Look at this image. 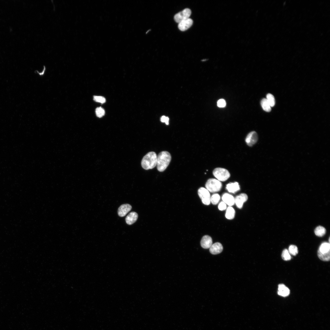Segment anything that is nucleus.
<instances>
[{
  "instance_id": "obj_1",
  "label": "nucleus",
  "mask_w": 330,
  "mask_h": 330,
  "mask_svg": "<svg viewBox=\"0 0 330 330\" xmlns=\"http://www.w3.org/2000/svg\"><path fill=\"white\" fill-rule=\"evenodd\" d=\"M171 156L167 151L160 152L157 156V168L160 172L164 171L169 165L171 160Z\"/></svg>"
},
{
  "instance_id": "obj_2",
  "label": "nucleus",
  "mask_w": 330,
  "mask_h": 330,
  "mask_svg": "<svg viewBox=\"0 0 330 330\" xmlns=\"http://www.w3.org/2000/svg\"><path fill=\"white\" fill-rule=\"evenodd\" d=\"M157 163L156 154L154 152H150L144 156L141 160V165L144 169L148 170L155 167Z\"/></svg>"
},
{
  "instance_id": "obj_3",
  "label": "nucleus",
  "mask_w": 330,
  "mask_h": 330,
  "mask_svg": "<svg viewBox=\"0 0 330 330\" xmlns=\"http://www.w3.org/2000/svg\"><path fill=\"white\" fill-rule=\"evenodd\" d=\"M330 245L327 242H324L320 246L317 252L319 258L322 261H328L330 258Z\"/></svg>"
},
{
  "instance_id": "obj_4",
  "label": "nucleus",
  "mask_w": 330,
  "mask_h": 330,
  "mask_svg": "<svg viewBox=\"0 0 330 330\" xmlns=\"http://www.w3.org/2000/svg\"><path fill=\"white\" fill-rule=\"evenodd\" d=\"M222 187V184L221 182L215 178L208 179L205 184L206 189L211 193L219 191Z\"/></svg>"
},
{
  "instance_id": "obj_5",
  "label": "nucleus",
  "mask_w": 330,
  "mask_h": 330,
  "mask_svg": "<svg viewBox=\"0 0 330 330\" xmlns=\"http://www.w3.org/2000/svg\"><path fill=\"white\" fill-rule=\"evenodd\" d=\"M214 176L220 181H225L230 177L229 171L226 169L218 167L214 169L213 171Z\"/></svg>"
},
{
  "instance_id": "obj_6",
  "label": "nucleus",
  "mask_w": 330,
  "mask_h": 330,
  "mask_svg": "<svg viewBox=\"0 0 330 330\" xmlns=\"http://www.w3.org/2000/svg\"><path fill=\"white\" fill-rule=\"evenodd\" d=\"M198 194L203 204L208 205L210 204L211 196L209 191L204 187H201L198 190Z\"/></svg>"
},
{
  "instance_id": "obj_7",
  "label": "nucleus",
  "mask_w": 330,
  "mask_h": 330,
  "mask_svg": "<svg viewBox=\"0 0 330 330\" xmlns=\"http://www.w3.org/2000/svg\"><path fill=\"white\" fill-rule=\"evenodd\" d=\"M191 14V10L189 8H185L182 11L176 14L174 16V19L176 22H180L189 18Z\"/></svg>"
},
{
  "instance_id": "obj_8",
  "label": "nucleus",
  "mask_w": 330,
  "mask_h": 330,
  "mask_svg": "<svg viewBox=\"0 0 330 330\" xmlns=\"http://www.w3.org/2000/svg\"><path fill=\"white\" fill-rule=\"evenodd\" d=\"M258 136L255 131H252L249 133L246 136L245 141L247 145L252 146L257 142Z\"/></svg>"
},
{
  "instance_id": "obj_9",
  "label": "nucleus",
  "mask_w": 330,
  "mask_h": 330,
  "mask_svg": "<svg viewBox=\"0 0 330 330\" xmlns=\"http://www.w3.org/2000/svg\"><path fill=\"white\" fill-rule=\"evenodd\" d=\"M248 196L245 193H241L237 196L235 198V203L239 208L242 207L243 204L248 200Z\"/></svg>"
},
{
  "instance_id": "obj_10",
  "label": "nucleus",
  "mask_w": 330,
  "mask_h": 330,
  "mask_svg": "<svg viewBox=\"0 0 330 330\" xmlns=\"http://www.w3.org/2000/svg\"><path fill=\"white\" fill-rule=\"evenodd\" d=\"M193 23V20L189 18L178 23V27L180 30L185 31L189 29L192 26Z\"/></svg>"
},
{
  "instance_id": "obj_11",
  "label": "nucleus",
  "mask_w": 330,
  "mask_h": 330,
  "mask_svg": "<svg viewBox=\"0 0 330 330\" xmlns=\"http://www.w3.org/2000/svg\"><path fill=\"white\" fill-rule=\"evenodd\" d=\"M131 209L132 207L130 204H123L121 205L118 209V215L120 217H124L131 210Z\"/></svg>"
},
{
  "instance_id": "obj_12",
  "label": "nucleus",
  "mask_w": 330,
  "mask_h": 330,
  "mask_svg": "<svg viewBox=\"0 0 330 330\" xmlns=\"http://www.w3.org/2000/svg\"><path fill=\"white\" fill-rule=\"evenodd\" d=\"M200 244L201 247L205 249L210 248L212 244V240L211 237L206 235L204 236L201 240Z\"/></svg>"
},
{
  "instance_id": "obj_13",
  "label": "nucleus",
  "mask_w": 330,
  "mask_h": 330,
  "mask_svg": "<svg viewBox=\"0 0 330 330\" xmlns=\"http://www.w3.org/2000/svg\"><path fill=\"white\" fill-rule=\"evenodd\" d=\"M222 244L219 242H216L212 244L210 248V253L213 255H216L221 253L223 250Z\"/></svg>"
},
{
  "instance_id": "obj_14",
  "label": "nucleus",
  "mask_w": 330,
  "mask_h": 330,
  "mask_svg": "<svg viewBox=\"0 0 330 330\" xmlns=\"http://www.w3.org/2000/svg\"><path fill=\"white\" fill-rule=\"evenodd\" d=\"M222 199L226 204L230 206L233 205L235 204V198L229 194H224L222 196Z\"/></svg>"
},
{
  "instance_id": "obj_15",
  "label": "nucleus",
  "mask_w": 330,
  "mask_h": 330,
  "mask_svg": "<svg viewBox=\"0 0 330 330\" xmlns=\"http://www.w3.org/2000/svg\"><path fill=\"white\" fill-rule=\"evenodd\" d=\"M138 217V214L135 212H130L127 216L125 218L126 223L129 225H131L137 221Z\"/></svg>"
},
{
  "instance_id": "obj_16",
  "label": "nucleus",
  "mask_w": 330,
  "mask_h": 330,
  "mask_svg": "<svg viewBox=\"0 0 330 330\" xmlns=\"http://www.w3.org/2000/svg\"><path fill=\"white\" fill-rule=\"evenodd\" d=\"M277 293L279 295L286 297L289 295L290 294L289 289L284 284H280L278 286Z\"/></svg>"
},
{
  "instance_id": "obj_17",
  "label": "nucleus",
  "mask_w": 330,
  "mask_h": 330,
  "mask_svg": "<svg viewBox=\"0 0 330 330\" xmlns=\"http://www.w3.org/2000/svg\"><path fill=\"white\" fill-rule=\"evenodd\" d=\"M226 188L229 192L233 193H235L240 190V186L237 182L227 184Z\"/></svg>"
},
{
  "instance_id": "obj_18",
  "label": "nucleus",
  "mask_w": 330,
  "mask_h": 330,
  "mask_svg": "<svg viewBox=\"0 0 330 330\" xmlns=\"http://www.w3.org/2000/svg\"><path fill=\"white\" fill-rule=\"evenodd\" d=\"M235 211L234 208L231 206L228 207L227 209L225 216L229 219H233L235 216Z\"/></svg>"
},
{
  "instance_id": "obj_19",
  "label": "nucleus",
  "mask_w": 330,
  "mask_h": 330,
  "mask_svg": "<svg viewBox=\"0 0 330 330\" xmlns=\"http://www.w3.org/2000/svg\"><path fill=\"white\" fill-rule=\"evenodd\" d=\"M261 105L263 110L266 112H270L271 107L266 98L262 99L261 101Z\"/></svg>"
},
{
  "instance_id": "obj_20",
  "label": "nucleus",
  "mask_w": 330,
  "mask_h": 330,
  "mask_svg": "<svg viewBox=\"0 0 330 330\" xmlns=\"http://www.w3.org/2000/svg\"><path fill=\"white\" fill-rule=\"evenodd\" d=\"M314 233L317 236L320 237H322L326 233V229L323 227L319 226L316 228L314 230Z\"/></svg>"
},
{
  "instance_id": "obj_21",
  "label": "nucleus",
  "mask_w": 330,
  "mask_h": 330,
  "mask_svg": "<svg viewBox=\"0 0 330 330\" xmlns=\"http://www.w3.org/2000/svg\"><path fill=\"white\" fill-rule=\"evenodd\" d=\"M266 99L271 107L274 106L275 99L274 97L272 94H268L266 95Z\"/></svg>"
},
{
  "instance_id": "obj_22",
  "label": "nucleus",
  "mask_w": 330,
  "mask_h": 330,
  "mask_svg": "<svg viewBox=\"0 0 330 330\" xmlns=\"http://www.w3.org/2000/svg\"><path fill=\"white\" fill-rule=\"evenodd\" d=\"M220 199V197L218 194H214L211 197L210 201L212 204L216 205L218 203Z\"/></svg>"
},
{
  "instance_id": "obj_23",
  "label": "nucleus",
  "mask_w": 330,
  "mask_h": 330,
  "mask_svg": "<svg viewBox=\"0 0 330 330\" xmlns=\"http://www.w3.org/2000/svg\"><path fill=\"white\" fill-rule=\"evenodd\" d=\"M281 256L282 259L285 261H288L291 259V257L288 250L284 249L282 252Z\"/></svg>"
},
{
  "instance_id": "obj_24",
  "label": "nucleus",
  "mask_w": 330,
  "mask_h": 330,
  "mask_svg": "<svg viewBox=\"0 0 330 330\" xmlns=\"http://www.w3.org/2000/svg\"><path fill=\"white\" fill-rule=\"evenodd\" d=\"M288 251L290 254L293 255H296L298 252L297 247L294 245H291L289 246Z\"/></svg>"
},
{
  "instance_id": "obj_25",
  "label": "nucleus",
  "mask_w": 330,
  "mask_h": 330,
  "mask_svg": "<svg viewBox=\"0 0 330 330\" xmlns=\"http://www.w3.org/2000/svg\"><path fill=\"white\" fill-rule=\"evenodd\" d=\"M95 112L97 116L99 118L103 116L105 113L104 109L101 107L97 108L96 109Z\"/></svg>"
},
{
  "instance_id": "obj_26",
  "label": "nucleus",
  "mask_w": 330,
  "mask_h": 330,
  "mask_svg": "<svg viewBox=\"0 0 330 330\" xmlns=\"http://www.w3.org/2000/svg\"><path fill=\"white\" fill-rule=\"evenodd\" d=\"M94 100L97 102L104 103L106 101L105 99L103 97L100 96H94Z\"/></svg>"
},
{
  "instance_id": "obj_27",
  "label": "nucleus",
  "mask_w": 330,
  "mask_h": 330,
  "mask_svg": "<svg viewBox=\"0 0 330 330\" xmlns=\"http://www.w3.org/2000/svg\"><path fill=\"white\" fill-rule=\"evenodd\" d=\"M217 106L220 108H223L226 106V103L225 100L221 99L219 100L217 103Z\"/></svg>"
},
{
  "instance_id": "obj_28",
  "label": "nucleus",
  "mask_w": 330,
  "mask_h": 330,
  "mask_svg": "<svg viewBox=\"0 0 330 330\" xmlns=\"http://www.w3.org/2000/svg\"><path fill=\"white\" fill-rule=\"evenodd\" d=\"M226 208V204L223 201L221 202L218 205V208L220 210H224Z\"/></svg>"
},
{
  "instance_id": "obj_29",
  "label": "nucleus",
  "mask_w": 330,
  "mask_h": 330,
  "mask_svg": "<svg viewBox=\"0 0 330 330\" xmlns=\"http://www.w3.org/2000/svg\"><path fill=\"white\" fill-rule=\"evenodd\" d=\"M166 116H162L160 118V121L162 123H165L166 119Z\"/></svg>"
},
{
  "instance_id": "obj_30",
  "label": "nucleus",
  "mask_w": 330,
  "mask_h": 330,
  "mask_svg": "<svg viewBox=\"0 0 330 330\" xmlns=\"http://www.w3.org/2000/svg\"><path fill=\"white\" fill-rule=\"evenodd\" d=\"M169 118L168 117H166V121L165 122V123L166 125H168L169 124Z\"/></svg>"
}]
</instances>
